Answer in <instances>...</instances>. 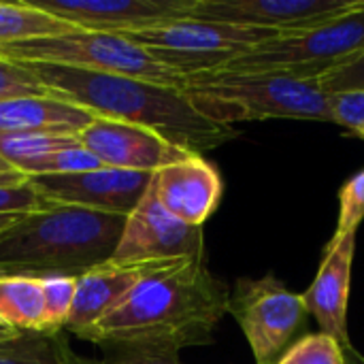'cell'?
Segmentation results:
<instances>
[{
	"instance_id": "24",
	"label": "cell",
	"mask_w": 364,
	"mask_h": 364,
	"mask_svg": "<svg viewBox=\"0 0 364 364\" xmlns=\"http://www.w3.org/2000/svg\"><path fill=\"white\" fill-rule=\"evenodd\" d=\"M277 364H346V356L339 341L316 333L294 341Z\"/></svg>"
},
{
	"instance_id": "35",
	"label": "cell",
	"mask_w": 364,
	"mask_h": 364,
	"mask_svg": "<svg viewBox=\"0 0 364 364\" xmlns=\"http://www.w3.org/2000/svg\"><path fill=\"white\" fill-rule=\"evenodd\" d=\"M9 171H15V168H11V166L0 158V173H9Z\"/></svg>"
},
{
	"instance_id": "3",
	"label": "cell",
	"mask_w": 364,
	"mask_h": 364,
	"mask_svg": "<svg viewBox=\"0 0 364 364\" xmlns=\"http://www.w3.org/2000/svg\"><path fill=\"white\" fill-rule=\"evenodd\" d=\"M126 218L49 203L0 235V275L81 277L115 254Z\"/></svg>"
},
{
	"instance_id": "14",
	"label": "cell",
	"mask_w": 364,
	"mask_h": 364,
	"mask_svg": "<svg viewBox=\"0 0 364 364\" xmlns=\"http://www.w3.org/2000/svg\"><path fill=\"white\" fill-rule=\"evenodd\" d=\"M198 260V258H196ZM186 262L177 260H143V262H105L90 273L77 277L75 305L66 322V331L77 337H85L102 318H107L117 305H122L128 294L145 279Z\"/></svg>"
},
{
	"instance_id": "8",
	"label": "cell",
	"mask_w": 364,
	"mask_h": 364,
	"mask_svg": "<svg viewBox=\"0 0 364 364\" xmlns=\"http://www.w3.org/2000/svg\"><path fill=\"white\" fill-rule=\"evenodd\" d=\"M228 314L245 335L256 364L279 363L309 316L303 294L290 292L275 275L239 277L230 288Z\"/></svg>"
},
{
	"instance_id": "28",
	"label": "cell",
	"mask_w": 364,
	"mask_h": 364,
	"mask_svg": "<svg viewBox=\"0 0 364 364\" xmlns=\"http://www.w3.org/2000/svg\"><path fill=\"white\" fill-rule=\"evenodd\" d=\"M333 124H339L354 134L364 130V90L328 94Z\"/></svg>"
},
{
	"instance_id": "25",
	"label": "cell",
	"mask_w": 364,
	"mask_h": 364,
	"mask_svg": "<svg viewBox=\"0 0 364 364\" xmlns=\"http://www.w3.org/2000/svg\"><path fill=\"white\" fill-rule=\"evenodd\" d=\"M21 96H49V92L28 62L0 58V100Z\"/></svg>"
},
{
	"instance_id": "33",
	"label": "cell",
	"mask_w": 364,
	"mask_h": 364,
	"mask_svg": "<svg viewBox=\"0 0 364 364\" xmlns=\"http://www.w3.org/2000/svg\"><path fill=\"white\" fill-rule=\"evenodd\" d=\"M13 335H17V333L11 331L9 326H4V324L0 322V341H2V339H9V337H13Z\"/></svg>"
},
{
	"instance_id": "16",
	"label": "cell",
	"mask_w": 364,
	"mask_h": 364,
	"mask_svg": "<svg viewBox=\"0 0 364 364\" xmlns=\"http://www.w3.org/2000/svg\"><path fill=\"white\" fill-rule=\"evenodd\" d=\"M354 252L356 235L333 237L314 284L303 294L309 316H314L320 324V333L339 341L341 348L352 346L348 331V305Z\"/></svg>"
},
{
	"instance_id": "18",
	"label": "cell",
	"mask_w": 364,
	"mask_h": 364,
	"mask_svg": "<svg viewBox=\"0 0 364 364\" xmlns=\"http://www.w3.org/2000/svg\"><path fill=\"white\" fill-rule=\"evenodd\" d=\"M0 322L15 333H45L41 279L0 275Z\"/></svg>"
},
{
	"instance_id": "22",
	"label": "cell",
	"mask_w": 364,
	"mask_h": 364,
	"mask_svg": "<svg viewBox=\"0 0 364 364\" xmlns=\"http://www.w3.org/2000/svg\"><path fill=\"white\" fill-rule=\"evenodd\" d=\"M102 168L100 160L94 158L81 143H75L70 147H64L55 154H49L32 164H28L21 173L30 177H43V175H73V173H85Z\"/></svg>"
},
{
	"instance_id": "26",
	"label": "cell",
	"mask_w": 364,
	"mask_h": 364,
	"mask_svg": "<svg viewBox=\"0 0 364 364\" xmlns=\"http://www.w3.org/2000/svg\"><path fill=\"white\" fill-rule=\"evenodd\" d=\"M364 220V168L350 177L339 192V224L333 237L356 235Z\"/></svg>"
},
{
	"instance_id": "11",
	"label": "cell",
	"mask_w": 364,
	"mask_h": 364,
	"mask_svg": "<svg viewBox=\"0 0 364 364\" xmlns=\"http://www.w3.org/2000/svg\"><path fill=\"white\" fill-rule=\"evenodd\" d=\"M364 0H194L188 17L296 32L358 9Z\"/></svg>"
},
{
	"instance_id": "2",
	"label": "cell",
	"mask_w": 364,
	"mask_h": 364,
	"mask_svg": "<svg viewBox=\"0 0 364 364\" xmlns=\"http://www.w3.org/2000/svg\"><path fill=\"white\" fill-rule=\"evenodd\" d=\"M28 64L51 96L73 102L96 117L149 128L192 154L215 149L237 134L232 126L205 117L183 90L58 64Z\"/></svg>"
},
{
	"instance_id": "21",
	"label": "cell",
	"mask_w": 364,
	"mask_h": 364,
	"mask_svg": "<svg viewBox=\"0 0 364 364\" xmlns=\"http://www.w3.org/2000/svg\"><path fill=\"white\" fill-rule=\"evenodd\" d=\"M79 143L77 134L64 132H26L0 136V158L15 171H23L28 164L55 154L64 147Z\"/></svg>"
},
{
	"instance_id": "36",
	"label": "cell",
	"mask_w": 364,
	"mask_h": 364,
	"mask_svg": "<svg viewBox=\"0 0 364 364\" xmlns=\"http://www.w3.org/2000/svg\"><path fill=\"white\" fill-rule=\"evenodd\" d=\"M0 58H6V53H4V49L0 47Z\"/></svg>"
},
{
	"instance_id": "20",
	"label": "cell",
	"mask_w": 364,
	"mask_h": 364,
	"mask_svg": "<svg viewBox=\"0 0 364 364\" xmlns=\"http://www.w3.org/2000/svg\"><path fill=\"white\" fill-rule=\"evenodd\" d=\"M0 364H87L60 333H17L0 341Z\"/></svg>"
},
{
	"instance_id": "32",
	"label": "cell",
	"mask_w": 364,
	"mask_h": 364,
	"mask_svg": "<svg viewBox=\"0 0 364 364\" xmlns=\"http://www.w3.org/2000/svg\"><path fill=\"white\" fill-rule=\"evenodd\" d=\"M343 356H346V364H364V356L354 346L343 348Z\"/></svg>"
},
{
	"instance_id": "27",
	"label": "cell",
	"mask_w": 364,
	"mask_h": 364,
	"mask_svg": "<svg viewBox=\"0 0 364 364\" xmlns=\"http://www.w3.org/2000/svg\"><path fill=\"white\" fill-rule=\"evenodd\" d=\"M49 203L34 190L30 179L21 186L0 188V218H21L43 211Z\"/></svg>"
},
{
	"instance_id": "17",
	"label": "cell",
	"mask_w": 364,
	"mask_h": 364,
	"mask_svg": "<svg viewBox=\"0 0 364 364\" xmlns=\"http://www.w3.org/2000/svg\"><path fill=\"white\" fill-rule=\"evenodd\" d=\"M96 115L55 96H21L0 100V136L26 132L79 134Z\"/></svg>"
},
{
	"instance_id": "15",
	"label": "cell",
	"mask_w": 364,
	"mask_h": 364,
	"mask_svg": "<svg viewBox=\"0 0 364 364\" xmlns=\"http://www.w3.org/2000/svg\"><path fill=\"white\" fill-rule=\"evenodd\" d=\"M149 188L171 215L200 228L218 209L224 190L218 168L200 154L156 171Z\"/></svg>"
},
{
	"instance_id": "30",
	"label": "cell",
	"mask_w": 364,
	"mask_h": 364,
	"mask_svg": "<svg viewBox=\"0 0 364 364\" xmlns=\"http://www.w3.org/2000/svg\"><path fill=\"white\" fill-rule=\"evenodd\" d=\"M100 364H183L177 354H164V352H122L117 358Z\"/></svg>"
},
{
	"instance_id": "29",
	"label": "cell",
	"mask_w": 364,
	"mask_h": 364,
	"mask_svg": "<svg viewBox=\"0 0 364 364\" xmlns=\"http://www.w3.org/2000/svg\"><path fill=\"white\" fill-rule=\"evenodd\" d=\"M320 87L326 94H339V92H356L364 90V53L354 58L352 62L322 75L318 79Z\"/></svg>"
},
{
	"instance_id": "23",
	"label": "cell",
	"mask_w": 364,
	"mask_h": 364,
	"mask_svg": "<svg viewBox=\"0 0 364 364\" xmlns=\"http://www.w3.org/2000/svg\"><path fill=\"white\" fill-rule=\"evenodd\" d=\"M43 284V301H45V333H60L75 305L77 279L75 277H45Z\"/></svg>"
},
{
	"instance_id": "13",
	"label": "cell",
	"mask_w": 364,
	"mask_h": 364,
	"mask_svg": "<svg viewBox=\"0 0 364 364\" xmlns=\"http://www.w3.org/2000/svg\"><path fill=\"white\" fill-rule=\"evenodd\" d=\"M194 0H34L32 4L83 32L128 34L188 17Z\"/></svg>"
},
{
	"instance_id": "10",
	"label": "cell",
	"mask_w": 364,
	"mask_h": 364,
	"mask_svg": "<svg viewBox=\"0 0 364 364\" xmlns=\"http://www.w3.org/2000/svg\"><path fill=\"white\" fill-rule=\"evenodd\" d=\"M151 175L102 166L73 175L30 177V183L47 203L128 218L145 196Z\"/></svg>"
},
{
	"instance_id": "7",
	"label": "cell",
	"mask_w": 364,
	"mask_h": 364,
	"mask_svg": "<svg viewBox=\"0 0 364 364\" xmlns=\"http://www.w3.org/2000/svg\"><path fill=\"white\" fill-rule=\"evenodd\" d=\"M284 34L290 32L183 17L128 32L124 36L145 47L162 64L190 77L220 70L224 64L250 51L252 47Z\"/></svg>"
},
{
	"instance_id": "37",
	"label": "cell",
	"mask_w": 364,
	"mask_h": 364,
	"mask_svg": "<svg viewBox=\"0 0 364 364\" xmlns=\"http://www.w3.org/2000/svg\"><path fill=\"white\" fill-rule=\"evenodd\" d=\"M358 136H363V139H364V130H363V132H360V134H358Z\"/></svg>"
},
{
	"instance_id": "6",
	"label": "cell",
	"mask_w": 364,
	"mask_h": 364,
	"mask_svg": "<svg viewBox=\"0 0 364 364\" xmlns=\"http://www.w3.org/2000/svg\"><path fill=\"white\" fill-rule=\"evenodd\" d=\"M6 58L17 62H41L70 66L92 73L141 79L147 83L183 90L188 75L162 64L145 47L124 34L109 32H75L53 38L26 41L2 47Z\"/></svg>"
},
{
	"instance_id": "4",
	"label": "cell",
	"mask_w": 364,
	"mask_h": 364,
	"mask_svg": "<svg viewBox=\"0 0 364 364\" xmlns=\"http://www.w3.org/2000/svg\"><path fill=\"white\" fill-rule=\"evenodd\" d=\"M183 94L209 119H309L333 122L328 94L318 79L271 73H198L188 77Z\"/></svg>"
},
{
	"instance_id": "34",
	"label": "cell",
	"mask_w": 364,
	"mask_h": 364,
	"mask_svg": "<svg viewBox=\"0 0 364 364\" xmlns=\"http://www.w3.org/2000/svg\"><path fill=\"white\" fill-rule=\"evenodd\" d=\"M15 220H17V218H0V235H2Z\"/></svg>"
},
{
	"instance_id": "1",
	"label": "cell",
	"mask_w": 364,
	"mask_h": 364,
	"mask_svg": "<svg viewBox=\"0 0 364 364\" xmlns=\"http://www.w3.org/2000/svg\"><path fill=\"white\" fill-rule=\"evenodd\" d=\"M230 290L205 258L179 262L143 284L102 318L83 339L122 352L179 354L207 346L228 314Z\"/></svg>"
},
{
	"instance_id": "5",
	"label": "cell",
	"mask_w": 364,
	"mask_h": 364,
	"mask_svg": "<svg viewBox=\"0 0 364 364\" xmlns=\"http://www.w3.org/2000/svg\"><path fill=\"white\" fill-rule=\"evenodd\" d=\"M363 53L364 2L320 26L256 45L213 73H271L296 79H320Z\"/></svg>"
},
{
	"instance_id": "9",
	"label": "cell",
	"mask_w": 364,
	"mask_h": 364,
	"mask_svg": "<svg viewBox=\"0 0 364 364\" xmlns=\"http://www.w3.org/2000/svg\"><path fill=\"white\" fill-rule=\"evenodd\" d=\"M196 260L205 258L203 228L190 226L171 215L147 188L141 203L126 218L113 262L143 260Z\"/></svg>"
},
{
	"instance_id": "12",
	"label": "cell",
	"mask_w": 364,
	"mask_h": 364,
	"mask_svg": "<svg viewBox=\"0 0 364 364\" xmlns=\"http://www.w3.org/2000/svg\"><path fill=\"white\" fill-rule=\"evenodd\" d=\"M77 139L102 166L122 171L156 173L192 156L149 128L109 117H94Z\"/></svg>"
},
{
	"instance_id": "19",
	"label": "cell",
	"mask_w": 364,
	"mask_h": 364,
	"mask_svg": "<svg viewBox=\"0 0 364 364\" xmlns=\"http://www.w3.org/2000/svg\"><path fill=\"white\" fill-rule=\"evenodd\" d=\"M75 32L81 30L32 2H0V47Z\"/></svg>"
},
{
	"instance_id": "31",
	"label": "cell",
	"mask_w": 364,
	"mask_h": 364,
	"mask_svg": "<svg viewBox=\"0 0 364 364\" xmlns=\"http://www.w3.org/2000/svg\"><path fill=\"white\" fill-rule=\"evenodd\" d=\"M28 177L19 171H9V173H0V188H6V186H21L26 183Z\"/></svg>"
}]
</instances>
